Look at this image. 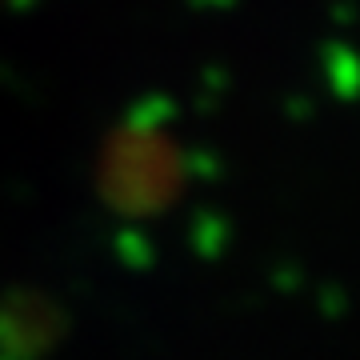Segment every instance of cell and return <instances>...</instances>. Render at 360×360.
Listing matches in <instances>:
<instances>
[]
</instances>
